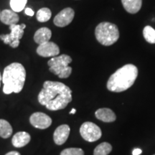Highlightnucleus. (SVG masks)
Here are the masks:
<instances>
[{"mask_svg":"<svg viewBox=\"0 0 155 155\" xmlns=\"http://www.w3.org/2000/svg\"><path fill=\"white\" fill-rule=\"evenodd\" d=\"M25 28L26 25L25 24L10 25V33L2 35H0V39L4 42V43L9 45V46L12 48H16L19 46V40L22 38Z\"/></svg>","mask_w":155,"mask_h":155,"instance_id":"6","label":"nucleus"},{"mask_svg":"<svg viewBox=\"0 0 155 155\" xmlns=\"http://www.w3.org/2000/svg\"><path fill=\"white\" fill-rule=\"evenodd\" d=\"M12 134V128L8 121L4 119H0V137L4 139H7Z\"/></svg>","mask_w":155,"mask_h":155,"instance_id":"17","label":"nucleus"},{"mask_svg":"<svg viewBox=\"0 0 155 155\" xmlns=\"http://www.w3.org/2000/svg\"><path fill=\"white\" fill-rule=\"evenodd\" d=\"M125 10L131 14H136L140 10L142 0H121Z\"/></svg>","mask_w":155,"mask_h":155,"instance_id":"16","label":"nucleus"},{"mask_svg":"<svg viewBox=\"0 0 155 155\" xmlns=\"http://www.w3.org/2000/svg\"><path fill=\"white\" fill-rule=\"evenodd\" d=\"M72 62V58L67 55H61L52 58L48 61L50 71L58 75L60 78H67L72 73V68L69 64Z\"/></svg>","mask_w":155,"mask_h":155,"instance_id":"5","label":"nucleus"},{"mask_svg":"<svg viewBox=\"0 0 155 155\" xmlns=\"http://www.w3.org/2000/svg\"><path fill=\"white\" fill-rule=\"evenodd\" d=\"M51 16L52 13L50 9L47 8V7H43V8H41L38 11L36 17L38 22H45L49 20Z\"/></svg>","mask_w":155,"mask_h":155,"instance_id":"19","label":"nucleus"},{"mask_svg":"<svg viewBox=\"0 0 155 155\" xmlns=\"http://www.w3.org/2000/svg\"><path fill=\"white\" fill-rule=\"evenodd\" d=\"M75 16V12L73 9L68 7L63 9L56 15L54 18L53 22L57 27L63 28L67 26L72 22Z\"/></svg>","mask_w":155,"mask_h":155,"instance_id":"9","label":"nucleus"},{"mask_svg":"<svg viewBox=\"0 0 155 155\" xmlns=\"http://www.w3.org/2000/svg\"><path fill=\"white\" fill-rule=\"evenodd\" d=\"M138 76V69L132 64H127L118 69L107 82V88L111 92H122L132 86Z\"/></svg>","mask_w":155,"mask_h":155,"instance_id":"2","label":"nucleus"},{"mask_svg":"<svg viewBox=\"0 0 155 155\" xmlns=\"http://www.w3.org/2000/svg\"><path fill=\"white\" fill-rule=\"evenodd\" d=\"M26 79V71L22 64L13 63L4 70L3 92L5 94H18L22 90Z\"/></svg>","mask_w":155,"mask_h":155,"instance_id":"3","label":"nucleus"},{"mask_svg":"<svg viewBox=\"0 0 155 155\" xmlns=\"http://www.w3.org/2000/svg\"><path fill=\"white\" fill-rule=\"evenodd\" d=\"M143 35L149 43L155 44V30L152 27H145L143 30Z\"/></svg>","mask_w":155,"mask_h":155,"instance_id":"20","label":"nucleus"},{"mask_svg":"<svg viewBox=\"0 0 155 155\" xmlns=\"http://www.w3.org/2000/svg\"><path fill=\"white\" fill-rule=\"evenodd\" d=\"M28 0H10V7L15 12H19L25 9Z\"/></svg>","mask_w":155,"mask_h":155,"instance_id":"21","label":"nucleus"},{"mask_svg":"<svg viewBox=\"0 0 155 155\" xmlns=\"http://www.w3.org/2000/svg\"><path fill=\"white\" fill-rule=\"evenodd\" d=\"M154 155H155V154H154Z\"/></svg>","mask_w":155,"mask_h":155,"instance_id":"29","label":"nucleus"},{"mask_svg":"<svg viewBox=\"0 0 155 155\" xmlns=\"http://www.w3.org/2000/svg\"><path fill=\"white\" fill-rule=\"evenodd\" d=\"M80 133L83 139L88 142H94L101 137L102 132L99 127L92 122H85L80 128Z\"/></svg>","mask_w":155,"mask_h":155,"instance_id":"7","label":"nucleus"},{"mask_svg":"<svg viewBox=\"0 0 155 155\" xmlns=\"http://www.w3.org/2000/svg\"><path fill=\"white\" fill-rule=\"evenodd\" d=\"M30 122L34 127L45 129L52 124V119L47 114L42 112H36L31 115Z\"/></svg>","mask_w":155,"mask_h":155,"instance_id":"8","label":"nucleus"},{"mask_svg":"<svg viewBox=\"0 0 155 155\" xmlns=\"http://www.w3.org/2000/svg\"><path fill=\"white\" fill-rule=\"evenodd\" d=\"M30 135L25 131H19L15 134L13 137L12 143L13 146L17 148H20L26 146L30 141Z\"/></svg>","mask_w":155,"mask_h":155,"instance_id":"14","label":"nucleus"},{"mask_svg":"<svg viewBox=\"0 0 155 155\" xmlns=\"http://www.w3.org/2000/svg\"><path fill=\"white\" fill-rule=\"evenodd\" d=\"M70 127L68 125L63 124L59 126L55 129L53 134V139L57 145L63 144L67 141L70 134Z\"/></svg>","mask_w":155,"mask_h":155,"instance_id":"11","label":"nucleus"},{"mask_svg":"<svg viewBox=\"0 0 155 155\" xmlns=\"http://www.w3.org/2000/svg\"><path fill=\"white\" fill-rule=\"evenodd\" d=\"M112 150V147L109 143L103 142L95 148L94 155H108Z\"/></svg>","mask_w":155,"mask_h":155,"instance_id":"18","label":"nucleus"},{"mask_svg":"<svg viewBox=\"0 0 155 155\" xmlns=\"http://www.w3.org/2000/svg\"><path fill=\"white\" fill-rule=\"evenodd\" d=\"M61 155H84V152L80 148H68L62 151Z\"/></svg>","mask_w":155,"mask_h":155,"instance_id":"22","label":"nucleus"},{"mask_svg":"<svg viewBox=\"0 0 155 155\" xmlns=\"http://www.w3.org/2000/svg\"><path fill=\"white\" fill-rule=\"evenodd\" d=\"M25 14H26L27 15H28V16H33L34 15V11L32 10V9L31 8H26L25 9Z\"/></svg>","mask_w":155,"mask_h":155,"instance_id":"23","label":"nucleus"},{"mask_svg":"<svg viewBox=\"0 0 155 155\" xmlns=\"http://www.w3.org/2000/svg\"><path fill=\"white\" fill-rule=\"evenodd\" d=\"M76 112V109L75 108H72L71 111H70V114H74Z\"/></svg>","mask_w":155,"mask_h":155,"instance_id":"26","label":"nucleus"},{"mask_svg":"<svg viewBox=\"0 0 155 155\" xmlns=\"http://www.w3.org/2000/svg\"><path fill=\"white\" fill-rule=\"evenodd\" d=\"M0 15H1V12H0Z\"/></svg>","mask_w":155,"mask_h":155,"instance_id":"28","label":"nucleus"},{"mask_svg":"<svg viewBox=\"0 0 155 155\" xmlns=\"http://www.w3.org/2000/svg\"><path fill=\"white\" fill-rule=\"evenodd\" d=\"M95 116L98 120L106 122V123H110V122H114L116 119V114L111 109L107 108H99L96 111Z\"/></svg>","mask_w":155,"mask_h":155,"instance_id":"13","label":"nucleus"},{"mask_svg":"<svg viewBox=\"0 0 155 155\" xmlns=\"http://www.w3.org/2000/svg\"><path fill=\"white\" fill-rule=\"evenodd\" d=\"M0 20L4 24L10 26L12 25H17V23L19 20V17L17 12H15L13 10L4 9L3 11L1 12Z\"/></svg>","mask_w":155,"mask_h":155,"instance_id":"12","label":"nucleus"},{"mask_svg":"<svg viewBox=\"0 0 155 155\" xmlns=\"http://www.w3.org/2000/svg\"><path fill=\"white\" fill-rule=\"evenodd\" d=\"M142 152V151L140 149H134L132 152V154L133 155H140Z\"/></svg>","mask_w":155,"mask_h":155,"instance_id":"24","label":"nucleus"},{"mask_svg":"<svg viewBox=\"0 0 155 155\" xmlns=\"http://www.w3.org/2000/svg\"><path fill=\"white\" fill-rule=\"evenodd\" d=\"M5 155H20L19 152H15V151H13V152H10L9 153H7V154H6Z\"/></svg>","mask_w":155,"mask_h":155,"instance_id":"25","label":"nucleus"},{"mask_svg":"<svg viewBox=\"0 0 155 155\" xmlns=\"http://www.w3.org/2000/svg\"><path fill=\"white\" fill-rule=\"evenodd\" d=\"M72 101V91L63 83L47 81L38 95V101L51 111L65 108Z\"/></svg>","mask_w":155,"mask_h":155,"instance_id":"1","label":"nucleus"},{"mask_svg":"<svg viewBox=\"0 0 155 155\" xmlns=\"http://www.w3.org/2000/svg\"><path fill=\"white\" fill-rule=\"evenodd\" d=\"M37 53L41 57H55L60 53L59 47L53 42H47L41 44L37 48Z\"/></svg>","mask_w":155,"mask_h":155,"instance_id":"10","label":"nucleus"},{"mask_svg":"<svg viewBox=\"0 0 155 155\" xmlns=\"http://www.w3.org/2000/svg\"><path fill=\"white\" fill-rule=\"evenodd\" d=\"M96 40L103 45L109 46L119 38V31L116 25L111 22H101L95 30Z\"/></svg>","mask_w":155,"mask_h":155,"instance_id":"4","label":"nucleus"},{"mask_svg":"<svg viewBox=\"0 0 155 155\" xmlns=\"http://www.w3.org/2000/svg\"><path fill=\"white\" fill-rule=\"evenodd\" d=\"M1 81H2V76L1 73H0V86H1Z\"/></svg>","mask_w":155,"mask_h":155,"instance_id":"27","label":"nucleus"},{"mask_svg":"<svg viewBox=\"0 0 155 155\" xmlns=\"http://www.w3.org/2000/svg\"><path fill=\"white\" fill-rule=\"evenodd\" d=\"M52 37V32L49 28H42L36 31L34 35V40L39 45L49 42Z\"/></svg>","mask_w":155,"mask_h":155,"instance_id":"15","label":"nucleus"}]
</instances>
